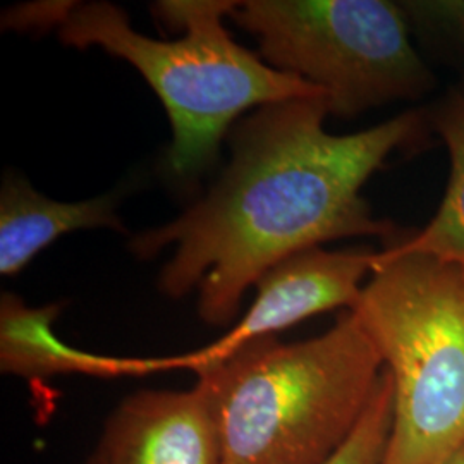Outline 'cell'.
I'll return each mask as SVG.
<instances>
[{
    "instance_id": "obj_1",
    "label": "cell",
    "mask_w": 464,
    "mask_h": 464,
    "mask_svg": "<svg viewBox=\"0 0 464 464\" xmlns=\"http://www.w3.org/2000/svg\"><path fill=\"white\" fill-rule=\"evenodd\" d=\"M327 97L268 103L231 133V164L207 197L130 248L151 258L174 245L160 291L198 289V315L222 327L266 272L291 255L343 237L394 234L373 216L362 188L389 155L413 145L427 117L406 111L360 133L331 134Z\"/></svg>"
},
{
    "instance_id": "obj_2",
    "label": "cell",
    "mask_w": 464,
    "mask_h": 464,
    "mask_svg": "<svg viewBox=\"0 0 464 464\" xmlns=\"http://www.w3.org/2000/svg\"><path fill=\"white\" fill-rule=\"evenodd\" d=\"M383 363L351 310L293 344L251 341L198 372L224 464H329L381 383Z\"/></svg>"
},
{
    "instance_id": "obj_3",
    "label": "cell",
    "mask_w": 464,
    "mask_h": 464,
    "mask_svg": "<svg viewBox=\"0 0 464 464\" xmlns=\"http://www.w3.org/2000/svg\"><path fill=\"white\" fill-rule=\"evenodd\" d=\"M229 0H167L153 11L183 36L172 42L138 34L111 2H59V40L76 49H100L128 61L160 97L172 126L170 170L193 178L216 160L232 122L251 107L325 97L314 84L268 66L224 28Z\"/></svg>"
},
{
    "instance_id": "obj_4",
    "label": "cell",
    "mask_w": 464,
    "mask_h": 464,
    "mask_svg": "<svg viewBox=\"0 0 464 464\" xmlns=\"http://www.w3.org/2000/svg\"><path fill=\"white\" fill-rule=\"evenodd\" d=\"M392 382L382 464H442L464 446V266L375 251L356 306Z\"/></svg>"
},
{
    "instance_id": "obj_5",
    "label": "cell",
    "mask_w": 464,
    "mask_h": 464,
    "mask_svg": "<svg viewBox=\"0 0 464 464\" xmlns=\"http://www.w3.org/2000/svg\"><path fill=\"white\" fill-rule=\"evenodd\" d=\"M231 17L258 40L268 66L320 88L334 116L420 99L435 84L396 2L245 0Z\"/></svg>"
},
{
    "instance_id": "obj_6",
    "label": "cell",
    "mask_w": 464,
    "mask_h": 464,
    "mask_svg": "<svg viewBox=\"0 0 464 464\" xmlns=\"http://www.w3.org/2000/svg\"><path fill=\"white\" fill-rule=\"evenodd\" d=\"M375 251L348 249L299 251L272 266L256 282V298L246 315L222 339L189 353L195 373L226 360L251 341L270 337L299 322L337 308L353 310L362 296L363 279L372 276Z\"/></svg>"
},
{
    "instance_id": "obj_7",
    "label": "cell",
    "mask_w": 464,
    "mask_h": 464,
    "mask_svg": "<svg viewBox=\"0 0 464 464\" xmlns=\"http://www.w3.org/2000/svg\"><path fill=\"white\" fill-rule=\"evenodd\" d=\"M86 464H224L205 387L122 399Z\"/></svg>"
},
{
    "instance_id": "obj_8",
    "label": "cell",
    "mask_w": 464,
    "mask_h": 464,
    "mask_svg": "<svg viewBox=\"0 0 464 464\" xmlns=\"http://www.w3.org/2000/svg\"><path fill=\"white\" fill-rule=\"evenodd\" d=\"M59 306L30 308L14 295L0 303V368L26 379L83 373L93 377L143 375L179 368L178 356L160 360L111 358L69 348L53 334Z\"/></svg>"
},
{
    "instance_id": "obj_9",
    "label": "cell",
    "mask_w": 464,
    "mask_h": 464,
    "mask_svg": "<svg viewBox=\"0 0 464 464\" xmlns=\"http://www.w3.org/2000/svg\"><path fill=\"white\" fill-rule=\"evenodd\" d=\"M80 229L126 232L112 197L66 203L40 195L24 178L5 176L0 191V274L14 276L57 237Z\"/></svg>"
},
{
    "instance_id": "obj_10",
    "label": "cell",
    "mask_w": 464,
    "mask_h": 464,
    "mask_svg": "<svg viewBox=\"0 0 464 464\" xmlns=\"http://www.w3.org/2000/svg\"><path fill=\"white\" fill-rule=\"evenodd\" d=\"M431 122L449 153V181L446 195L430 222L387 248L464 266V88L450 92L442 100Z\"/></svg>"
},
{
    "instance_id": "obj_11",
    "label": "cell",
    "mask_w": 464,
    "mask_h": 464,
    "mask_svg": "<svg viewBox=\"0 0 464 464\" xmlns=\"http://www.w3.org/2000/svg\"><path fill=\"white\" fill-rule=\"evenodd\" d=\"M392 425V382L382 372L381 383L356 430L329 464H382Z\"/></svg>"
},
{
    "instance_id": "obj_12",
    "label": "cell",
    "mask_w": 464,
    "mask_h": 464,
    "mask_svg": "<svg viewBox=\"0 0 464 464\" xmlns=\"http://www.w3.org/2000/svg\"><path fill=\"white\" fill-rule=\"evenodd\" d=\"M442 464H464V446L458 449L454 454H450Z\"/></svg>"
}]
</instances>
